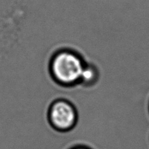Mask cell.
<instances>
[{
    "mask_svg": "<svg viewBox=\"0 0 149 149\" xmlns=\"http://www.w3.org/2000/svg\"><path fill=\"white\" fill-rule=\"evenodd\" d=\"M87 63L78 52L70 49L57 51L49 61V73L57 84L73 87L80 84Z\"/></svg>",
    "mask_w": 149,
    "mask_h": 149,
    "instance_id": "cell-1",
    "label": "cell"
},
{
    "mask_svg": "<svg viewBox=\"0 0 149 149\" xmlns=\"http://www.w3.org/2000/svg\"><path fill=\"white\" fill-rule=\"evenodd\" d=\"M70 149H91L89 147L85 146H76L71 148Z\"/></svg>",
    "mask_w": 149,
    "mask_h": 149,
    "instance_id": "cell-4",
    "label": "cell"
},
{
    "mask_svg": "<svg viewBox=\"0 0 149 149\" xmlns=\"http://www.w3.org/2000/svg\"><path fill=\"white\" fill-rule=\"evenodd\" d=\"M47 119L50 126L56 131L69 132L78 122V111L71 101L65 98H58L49 105Z\"/></svg>",
    "mask_w": 149,
    "mask_h": 149,
    "instance_id": "cell-2",
    "label": "cell"
},
{
    "mask_svg": "<svg viewBox=\"0 0 149 149\" xmlns=\"http://www.w3.org/2000/svg\"><path fill=\"white\" fill-rule=\"evenodd\" d=\"M99 79V71L93 64L86 63L81 75L80 84L85 87H91L96 84Z\"/></svg>",
    "mask_w": 149,
    "mask_h": 149,
    "instance_id": "cell-3",
    "label": "cell"
}]
</instances>
